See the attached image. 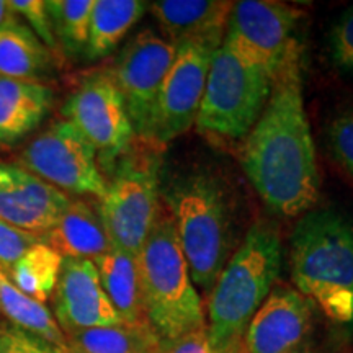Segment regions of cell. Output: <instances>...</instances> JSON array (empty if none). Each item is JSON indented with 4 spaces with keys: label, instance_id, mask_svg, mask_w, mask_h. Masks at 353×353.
Returning a JSON list of instances; mask_svg holds the SVG:
<instances>
[{
    "label": "cell",
    "instance_id": "obj_1",
    "mask_svg": "<svg viewBox=\"0 0 353 353\" xmlns=\"http://www.w3.org/2000/svg\"><path fill=\"white\" fill-rule=\"evenodd\" d=\"M241 165L275 214H304L319 200L321 176L304 108L303 46L298 39L278 68L270 99L244 139Z\"/></svg>",
    "mask_w": 353,
    "mask_h": 353
},
{
    "label": "cell",
    "instance_id": "obj_2",
    "mask_svg": "<svg viewBox=\"0 0 353 353\" xmlns=\"http://www.w3.org/2000/svg\"><path fill=\"white\" fill-rule=\"evenodd\" d=\"M164 201L193 285L210 294L236 245L229 188L213 170L198 167L170 179Z\"/></svg>",
    "mask_w": 353,
    "mask_h": 353
},
{
    "label": "cell",
    "instance_id": "obj_3",
    "mask_svg": "<svg viewBox=\"0 0 353 353\" xmlns=\"http://www.w3.org/2000/svg\"><path fill=\"white\" fill-rule=\"evenodd\" d=\"M281 268V239L268 221H259L234 250L210 293L208 337L219 353H242L250 321L275 288Z\"/></svg>",
    "mask_w": 353,
    "mask_h": 353
},
{
    "label": "cell",
    "instance_id": "obj_4",
    "mask_svg": "<svg viewBox=\"0 0 353 353\" xmlns=\"http://www.w3.org/2000/svg\"><path fill=\"white\" fill-rule=\"evenodd\" d=\"M290 242L299 293L327 319L353 324V219L334 210L307 211Z\"/></svg>",
    "mask_w": 353,
    "mask_h": 353
},
{
    "label": "cell",
    "instance_id": "obj_5",
    "mask_svg": "<svg viewBox=\"0 0 353 353\" xmlns=\"http://www.w3.org/2000/svg\"><path fill=\"white\" fill-rule=\"evenodd\" d=\"M138 267L145 314L159 341L170 342L206 327L201 298L165 210L159 211Z\"/></svg>",
    "mask_w": 353,
    "mask_h": 353
},
{
    "label": "cell",
    "instance_id": "obj_6",
    "mask_svg": "<svg viewBox=\"0 0 353 353\" xmlns=\"http://www.w3.org/2000/svg\"><path fill=\"white\" fill-rule=\"evenodd\" d=\"M162 148L136 136L108 174L99 214L112 247L138 257L156 223Z\"/></svg>",
    "mask_w": 353,
    "mask_h": 353
},
{
    "label": "cell",
    "instance_id": "obj_7",
    "mask_svg": "<svg viewBox=\"0 0 353 353\" xmlns=\"http://www.w3.org/2000/svg\"><path fill=\"white\" fill-rule=\"evenodd\" d=\"M275 76L221 44L211 61L195 125L216 138L241 141L262 114Z\"/></svg>",
    "mask_w": 353,
    "mask_h": 353
},
{
    "label": "cell",
    "instance_id": "obj_8",
    "mask_svg": "<svg viewBox=\"0 0 353 353\" xmlns=\"http://www.w3.org/2000/svg\"><path fill=\"white\" fill-rule=\"evenodd\" d=\"M19 165L43 182L74 195L101 200L107 179L101 174L97 152L68 120H57L39 132L19 156Z\"/></svg>",
    "mask_w": 353,
    "mask_h": 353
},
{
    "label": "cell",
    "instance_id": "obj_9",
    "mask_svg": "<svg viewBox=\"0 0 353 353\" xmlns=\"http://www.w3.org/2000/svg\"><path fill=\"white\" fill-rule=\"evenodd\" d=\"M63 117L94 145L103 175L113 170L136 138L125 100L108 70L90 74L79 83L65 100Z\"/></svg>",
    "mask_w": 353,
    "mask_h": 353
},
{
    "label": "cell",
    "instance_id": "obj_10",
    "mask_svg": "<svg viewBox=\"0 0 353 353\" xmlns=\"http://www.w3.org/2000/svg\"><path fill=\"white\" fill-rule=\"evenodd\" d=\"M175 54L174 44L154 30L145 28L128 41L113 69L108 70L125 100L138 138L151 139L157 95Z\"/></svg>",
    "mask_w": 353,
    "mask_h": 353
},
{
    "label": "cell",
    "instance_id": "obj_11",
    "mask_svg": "<svg viewBox=\"0 0 353 353\" xmlns=\"http://www.w3.org/2000/svg\"><path fill=\"white\" fill-rule=\"evenodd\" d=\"M301 19L303 12L290 3L242 0L232 3L223 44L247 63L276 76Z\"/></svg>",
    "mask_w": 353,
    "mask_h": 353
},
{
    "label": "cell",
    "instance_id": "obj_12",
    "mask_svg": "<svg viewBox=\"0 0 353 353\" xmlns=\"http://www.w3.org/2000/svg\"><path fill=\"white\" fill-rule=\"evenodd\" d=\"M223 43L188 41L176 54L159 90L151 141L165 145L195 125L213 56Z\"/></svg>",
    "mask_w": 353,
    "mask_h": 353
},
{
    "label": "cell",
    "instance_id": "obj_13",
    "mask_svg": "<svg viewBox=\"0 0 353 353\" xmlns=\"http://www.w3.org/2000/svg\"><path fill=\"white\" fill-rule=\"evenodd\" d=\"M314 307L298 290L275 286L245 330L242 353H314Z\"/></svg>",
    "mask_w": 353,
    "mask_h": 353
},
{
    "label": "cell",
    "instance_id": "obj_14",
    "mask_svg": "<svg viewBox=\"0 0 353 353\" xmlns=\"http://www.w3.org/2000/svg\"><path fill=\"white\" fill-rule=\"evenodd\" d=\"M52 307L64 335L125 324L105 293L94 262L87 259L63 260Z\"/></svg>",
    "mask_w": 353,
    "mask_h": 353
},
{
    "label": "cell",
    "instance_id": "obj_15",
    "mask_svg": "<svg viewBox=\"0 0 353 353\" xmlns=\"http://www.w3.org/2000/svg\"><path fill=\"white\" fill-rule=\"evenodd\" d=\"M69 196L19 164L0 162V221L41 237L59 221Z\"/></svg>",
    "mask_w": 353,
    "mask_h": 353
},
{
    "label": "cell",
    "instance_id": "obj_16",
    "mask_svg": "<svg viewBox=\"0 0 353 353\" xmlns=\"http://www.w3.org/2000/svg\"><path fill=\"white\" fill-rule=\"evenodd\" d=\"M232 2L223 0H159L149 10L162 37L174 46L188 41L223 43Z\"/></svg>",
    "mask_w": 353,
    "mask_h": 353
},
{
    "label": "cell",
    "instance_id": "obj_17",
    "mask_svg": "<svg viewBox=\"0 0 353 353\" xmlns=\"http://www.w3.org/2000/svg\"><path fill=\"white\" fill-rule=\"evenodd\" d=\"M54 92L38 81L0 76V144L19 143L51 112Z\"/></svg>",
    "mask_w": 353,
    "mask_h": 353
},
{
    "label": "cell",
    "instance_id": "obj_18",
    "mask_svg": "<svg viewBox=\"0 0 353 353\" xmlns=\"http://www.w3.org/2000/svg\"><path fill=\"white\" fill-rule=\"evenodd\" d=\"M41 242L54 249L63 259L95 260L112 249L100 214L85 201H70L61 218Z\"/></svg>",
    "mask_w": 353,
    "mask_h": 353
},
{
    "label": "cell",
    "instance_id": "obj_19",
    "mask_svg": "<svg viewBox=\"0 0 353 353\" xmlns=\"http://www.w3.org/2000/svg\"><path fill=\"white\" fill-rule=\"evenodd\" d=\"M92 262L99 272L105 293L121 321L128 325H151L145 314L138 257L112 247L107 254Z\"/></svg>",
    "mask_w": 353,
    "mask_h": 353
},
{
    "label": "cell",
    "instance_id": "obj_20",
    "mask_svg": "<svg viewBox=\"0 0 353 353\" xmlns=\"http://www.w3.org/2000/svg\"><path fill=\"white\" fill-rule=\"evenodd\" d=\"M0 311L23 332H30L34 339L46 343L56 353H70L65 337L56 317L46 304L34 301L17 288L10 278L0 268Z\"/></svg>",
    "mask_w": 353,
    "mask_h": 353
},
{
    "label": "cell",
    "instance_id": "obj_21",
    "mask_svg": "<svg viewBox=\"0 0 353 353\" xmlns=\"http://www.w3.org/2000/svg\"><path fill=\"white\" fill-rule=\"evenodd\" d=\"M148 7L149 3L143 0H95L83 57L99 61L113 52Z\"/></svg>",
    "mask_w": 353,
    "mask_h": 353
},
{
    "label": "cell",
    "instance_id": "obj_22",
    "mask_svg": "<svg viewBox=\"0 0 353 353\" xmlns=\"http://www.w3.org/2000/svg\"><path fill=\"white\" fill-rule=\"evenodd\" d=\"M52 65V52L23 23L0 30V76L37 81Z\"/></svg>",
    "mask_w": 353,
    "mask_h": 353
},
{
    "label": "cell",
    "instance_id": "obj_23",
    "mask_svg": "<svg viewBox=\"0 0 353 353\" xmlns=\"http://www.w3.org/2000/svg\"><path fill=\"white\" fill-rule=\"evenodd\" d=\"M70 353H161L151 325H112L65 335Z\"/></svg>",
    "mask_w": 353,
    "mask_h": 353
},
{
    "label": "cell",
    "instance_id": "obj_24",
    "mask_svg": "<svg viewBox=\"0 0 353 353\" xmlns=\"http://www.w3.org/2000/svg\"><path fill=\"white\" fill-rule=\"evenodd\" d=\"M63 260L54 249L39 241L6 275L21 293L44 304L54 293Z\"/></svg>",
    "mask_w": 353,
    "mask_h": 353
},
{
    "label": "cell",
    "instance_id": "obj_25",
    "mask_svg": "<svg viewBox=\"0 0 353 353\" xmlns=\"http://www.w3.org/2000/svg\"><path fill=\"white\" fill-rule=\"evenodd\" d=\"M95 0H48L46 10L50 15L56 43L64 54L85 56L90 30V17Z\"/></svg>",
    "mask_w": 353,
    "mask_h": 353
},
{
    "label": "cell",
    "instance_id": "obj_26",
    "mask_svg": "<svg viewBox=\"0 0 353 353\" xmlns=\"http://www.w3.org/2000/svg\"><path fill=\"white\" fill-rule=\"evenodd\" d=\"M325 141L330 156L353 180V101L330 118Z\"/></svg>",
    "mask_w": 353,
    "mask_h": 353
},
{
    "label": "cell",
    "instance_id": "obj_27",
    "mask_svg": "<svg viewBox=\"0 0 353 353\" xmlns=\"http://www.w3.org/2000/svg\"><path fill=\"white\" fill-rule=\"evenodd\" d=\"M327 52L335 69L353 77V6L348 7L330 28Z\"/></svg>",
    "mask_w": 353,
    "mask_h": 353
},
{
    "label": "cell",
    "instance_id": "obj_28",
    "mask_svg": "<svg viewBox=\"0 0 353 353\" xmlns=\"http://www.w3.org/2000/svg\"><path fill=\"white\" fill-rule=\"evenodd\" d=\"M41 241L37 234L12 226L0 221V268L8 273L19 260L23 257L30 247Z\"/></svg>",
    "mask_w": 353,
    "mask_h": 353
},
{
    "label": "cell",
    "instance_id": "obj_29",
    "mask_svg": "<svg viewBox=\"0 0 353 353\" xmlns=\"http://www.w3.org/2000/svg\"><path fill=\"white\" fill-rule=\"evenodd\" d=\"M13 10L20 15V19H25L32 26V32L37 34L44 46L51 52L59 51L57 46L54 33H52V26L50 15L46 10V2L43 0H8Z\"/></svg>",
    "mask_w": 353,
    "mask_h": 353
},
{
    "label": "cell",
    "instance_id": "obj_30",
    "mask_svg": "<svg viewBox=\"0 0 353 353\" xmlns=\"http://www.w3.org/2000/svg\"><path fill=\"white\" fill-rule=\"evenodd\" d=\"M161 353H219L211 345L208 329L203 327L170 342H161Z\"/></svg>",
    "mask_w": 353,
    "mask_h": 353
},
{
    "label": "cell",
    "instance_id": "obj_31",
    "mask_svg": "<svg viewBox=\"0 0 353 353\" xmlns=\"http://www.w3.org/2000/svg\"><path fill=\"white\" fill-rule=\"evenodd\" d=\"M0 353H56L46 343L30 337L23 330L0 332Z\"/></svg>",
    "mask_w": 353,
    "mask_h": 353
},
{
    "label": "cell",
    "instance_id": "obj_32",
    "mask_svg": "<svg viewBox=\"0 0 353 353\" xmlns=\"http://www.w3.org/2000/svg\"><path fill=\"white\" fill-rule=\"evenodd\" d=\"M20 21V15L13 10L10 2H6V0H0V30L8 28V26L19 25Z\"/></svg>",
    "mask_w": 353,
    "mask_h": 353
}]
</instances>
